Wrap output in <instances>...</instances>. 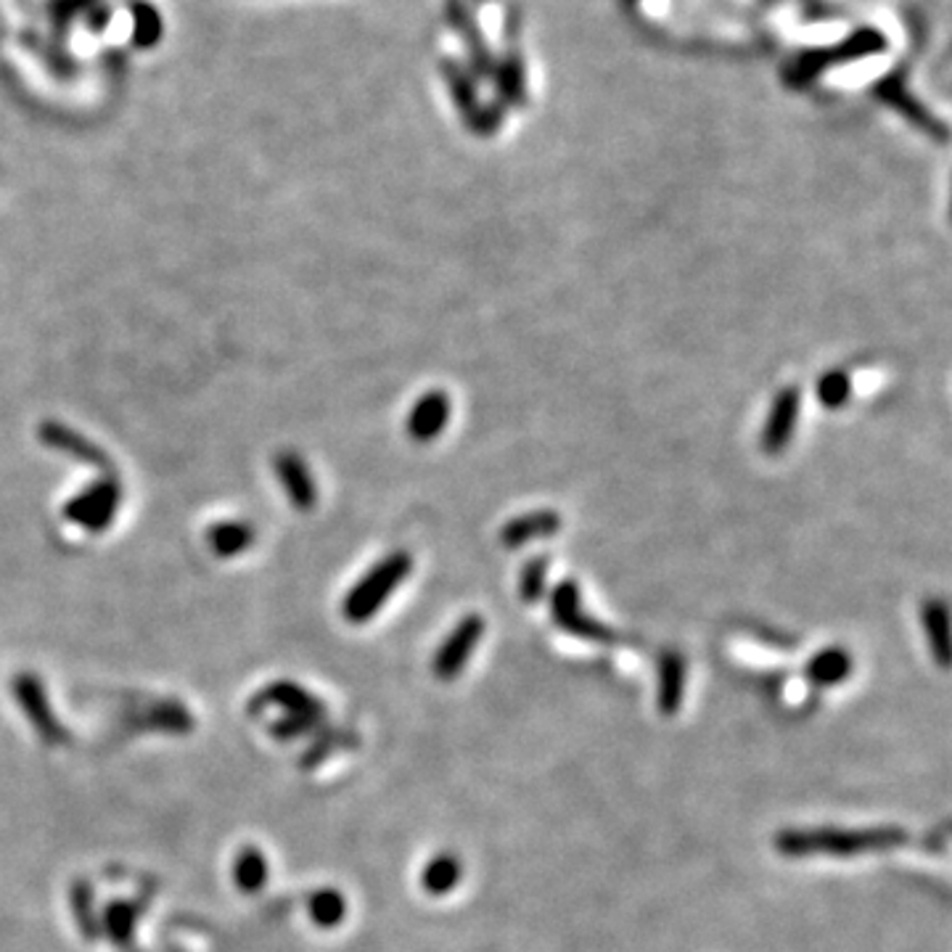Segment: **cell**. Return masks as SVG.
Wrapping results in <instances>:
<instances>
[{
    "instance_id": "cell-1",
    "label": "cell",
    "mask_w": 952,
    "mask_h": 952,
    "mask_svg": "<svg viewBox=\"0 0 952 952\" xmlns=\"http://www.w3.org/2000/svg\"><path fill=\"white\" fill-rule=\"evenodd\" d=\"M910 842V833L900 825L879 829H786L775 836V852L783 858H858L868 852L900 850Z\"/></svg>"
},
{
    "instance_id": "cell-2",
    "label": "cell",
    "mask_w": 952,
    "mask_h": 952,
    "mask_svg": "<svg viewBox=\"0 0 952 952\" xmlns=\"http://www.w3.org/2000/svg\"><path fill=\"white\" fill-rule=\"evenodd\" d=\"M413 572V555L408 551H394L377 561L368 572L350 588L342 601V614L347 622L363 624L379 614V609L392 599V593Z\"/></svg>"
},
{
    "instance_id": "cell-3",
    "label": "cell",
    "mask_w": 952,
    "mask_h": 952,
    "mask_svg": "<svg viewBox=\"0 0 952 952\" xmlns=\"http://www.w3.org/2000/svg\"><path fill=\"white\" fill-rule=\"evenodd\" d=\"M122 498L124 490L120 477L103 474L96 482H90L88 488H82L78 495L69 498L61 513H64L67 521L78 524L80 530L99 534L114 524L117 513L122 509Z\"/></svg>"
},
{
    "instance_id": "cell-4",
    "label": "cell",
    "mask_w": 952,
    "mask_h": 952,
    "mask_svg": "<svg viewBox=\"0 0 952 952\" xmlns=\"http://www.w3.org/2000/svg\"><path fill=\"white\" fill-rule=\"evenodd\" d=\"M551 617L555 628L564 630L567 635L580 638V641L611 645L620 641L614 630H609L607 624H601L593 617H588L585 607H582V593L577 580H561L559 585L551 590Z\"/></svg>"
},
{
    "instance_id": "cell-5",
    "label": "cell",
    "mask_w": 952,
    "mask_h": 952,
    "mask_svg": "<svg viewBox=\"0 0 952 952\" xmlns=\"http://www.w3.org/2000/svg\"><path fill=\"white\" fill-rule=\"evenodd\" d=\"M484 635V620L479 614H465L461 622L450 630V635L440 643V649L434 653V675L450 683L463 672V667L469 664L471 653L477 651L479 641Z\"/></svg>"
},
{
    "instance_id": "cell-6",
    "label": "cell",
    "mask_w": 952,
    "mask_h": 952,
    "mask_svg": "<svg viewBox=\"0 0 952 952\" xmlns=\"http://www.w3.org/2000/svg\"><path fill=\"white\" fill-rule=\"evenodd\" d=\"M38 437L48 450H56V453L72 458V461H80L86 465H93V469H101L103 474H114V471H111V465L114 463H111L107 450H101L99 444H96L93 440H88L86 434L78 432V429H72L69 423H61V421H53V419L40 421Z\"/></svg>"
},
{
    "instance_id": "cell-7",
    "label": "cell",
    "mask_w": 952,
    "mask_h": 952,
    "mask_svg": "<svg viewBox=\"0 0 952 952\" xmlns=\"http://www.w3.org/2000/svg\"><path fill=\"white\" fill-rule=\"evenodd\" d=\"M799 410H802V392L796 387H783L775 394L768 421L760 434V444L768 455H781L794 440Z\"/></svg>"
},
{
    "instance_id": "cell-8",
    "label": "cell",
    "mask_w": 952,
    "mask_h": 952,
    "mask_svg": "<svg viewBox=\"0 0 952 952\" xmlns=\"http://www.w3.org/2000/svg\"><path fill=\"white\" fill-rule=\"evenodd\" d=\"M450 415H453V402L450 394L442 389H432V392L421 394L415 400V405L408 413V437L413 442H432L448 429Z\"/></svg>"
},
{
    "instance_id": "cell-9",
    "label": "cell",
    "mask_w": 952,
    "mask_h": 952,
    "mask_svg": "<svg viewBox=\"0 0 952 952\" xmlns=\"http://www.w3.org/2000/svg\"><path fill=\"white\" fill-rule=\"evenodd\" d=\"M273 469L278 479H281L283 492H287V498L291 500V505H294L297 511H312L318 503V484L315 479H312V471L308 461L300 453H294V450H281L273 458Z\"/></svg>"
},
{
    "instance_id": "cell-10",
    "label": "cell",
    "mask_w": 952,
    "mask_h": 952,
    "mask_svg": "<svg viewBox=\"0 0 952 952\" xmlns=\"http://www.w3.org/2000/svg\"><path fill=\"white\" fill-rule=\"evenodd\" d=\"M559 530H561V513H555L551 509L530 511V513H521V517H513L511 521H505L503 530H500V543L505 548H521L527 543H534V540L553 538V534H559Z\"/></svg>"
},
{
    "instance_id": "cell-11",
    "label": "cell",
    "mask_w": 952,
    "mask_h": 952,
    "mask_svg": "<svg viewBox=\"0 0 952 952\" xmlns=\"http://www.w3.org/2000/svg\"><path fill=\"white\" fill-rule=\"evenodd\" d=\"M685 678L688 667L683 653L664 651L659 659V688H657V707L664 718L680 712L685 697Z\"/></svg>"
},
{
    "instance_id": "cell-12",
    "label": "cell",
    "mask_w": 952,
    "mask_h": 952,
    "mask_svg": "<svg viewBox=\"0 0 952 952\" xmlns=\"http://www.w3.org/2000/svg\"><path fill=\"white\" fill-rule=\"evenodd\" d=\"M852 653L842 645H825L804 667V678L815 688H833L852 675Z\"/></svg>"
},
{
    "instance_id": "cell-13",
    "label": "cell",
    "mask_w": 952,
    "mask_h": 952,
    "mask_svg": "<svg viewBox=\"0 0 952 952\" xmlns=\"http://www.w3.org/2000/svg\"><path fill=\"white\" fill-rule=\"evenodd\" d=\"M254 543V527L241 519L218 521V524H212L210 530H207V545H210L212 553L220 555V559H233V555L247 553Z\"/></svg>"
},
{
    "instance_id": "cell-14",
    "label": "cell",
    "mask_w": 952,
    "mask_h": 952,
    "mask_svg": "<svg viewBox=\"0 0 952 952\" xmlns=\"http://www.w3.org/2000/svg\"><path fill=\"white\" fill-rule=\"evenodd\" d=\"M921 624L926 632L931 657L940 667H950V611L948 603L940 599H929L921 607Z\"/></svg>"
},
{
    "instance_id": "cell-15",
    "label": "cell",
    "mask_w": 952,
    "mask_h": 952,
    "mask_svg": "<svg viewBox=\"0 0 952 952\" xmlns=\"http://www.w3.org/2000/svg\"><path fill=\"white\" fill-rule=\"evenodd\" d=\"M461 875H463L461 860H458L455 854L444 852L429 860L427 868H423L421 886L427 889L432 898H444V894H450L458 886Z\"/></svg>"
},
{
    "instance_id": "cell-16",
    "label": "cell",
    "mask_w": 952,
    "mask_h": 952,
    "mask_svg": "<svg viewBox=\"0 0 952 952\" xmlns=\"http://www.w3.org/2000/svg\"><path fill=\"white\" fill-rule=\"evenodd\" d=\"M13 691H17L19 704L27 709V714H30L34 725H38L43 733H51L53 728L51 709H48L43 685L34 680V675H19L17 683H13Z\"/></svg>"
},
{
    "instance_id": "cell-17",
    "label": "cell",
    "mask_w": 952,
    "mask_h": 952,
    "mask_svg": "<svg viewBox=\"0 0 952 952\" xmlns=\"http://www.w3.org/2000/svg\"><path fill=\"white\" fill-rule=\"evenodd\" d=\"M815 394H818V402L825 410L844 408L846 400L852 398V377L846 371H842V368L825 371L823 377L818 379Z\"/></svg>"
},
{
    "instance_id": "cell-18",
    "label": "cell",
    "mask_w": 952,
    "mask_h": 952,
    "mask_svg": "<svg viewBox=\"0 0 952 952\" xmlns=\"http://www.w3.org/2000/svg\"><path fill=\"white\" fill-rule=\"evenodd\" d=\"M548 580V559L545 555H532L519 574V593L524 603H538L545 595Z\"/></svg>"
},
{
    "instance_id": "cell-19",
    "label": "cell",
    "mask_w": 952,
    "mask_h": 952,
    "mask_svg": "<svg viewBox=\"0 0 952 952\" xmlns=\"http://www.w3.org/2000/svg\"><path fill=\"white\" fill-rule=\"evenodd\" d=\"M344 910H347L344 898L339 892H331V889H325V892H318L310 902L312 921L321 923V926H337V923H342Z\"/></svg>"
},
{
    "instance_id": "cell-20",
    "label": "cell",
    "mask_w": 952,
    "mask_h": 952,
    "mask_svg": "<svg viewBox=\"0 0 952 952\" xmlns=\"http://www.w3.org/2000/svg\"><path fill=\"white\" fill-rule=\"evenodd\" d=\"M265 860H262V854L257 850H247L239 858V868H236V881H239L241 889L244 892H257V889L262 886V881H265Z\"/></svg>"
}]
</instances>
